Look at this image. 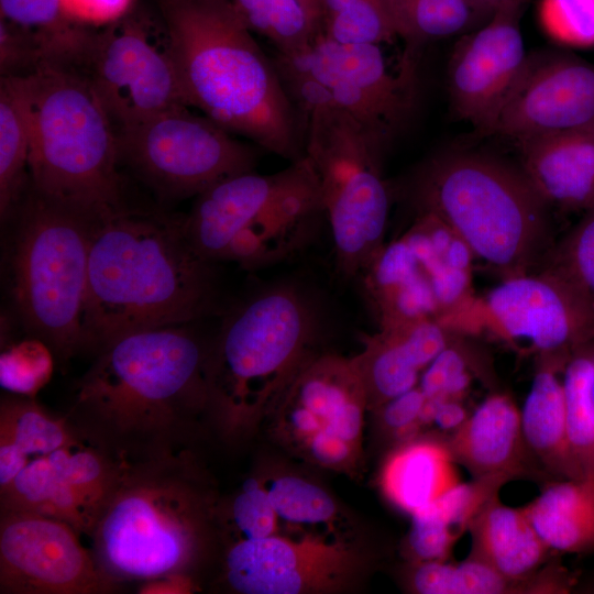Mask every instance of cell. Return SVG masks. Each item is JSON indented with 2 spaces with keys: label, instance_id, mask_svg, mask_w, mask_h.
I'll return each instance as SVG.
<instances>
[{
  "label": "cell",
  "instance_id": "obj_1",
  "mask_svg": "<svg viewBox=\"0 0 594 594\" xmlns=\"http://www.w3.org/2000/svg\"><path fill=\"white\" fill-rule=\"evenodd\" d=\"M216 263L189 243L183 219L125 208L96 227L82 344L98 352L127 334L189 324L217 312Z\"/></svg>",
  "mask_w": 594,
  "mask_h": 594
},
{
  "label": "cell",
  "instance_id": "obj_2",
  "mask_svg": "<svg viewBox=\"0 0 594 594\" xmlns=\"http://www.w3.org/2000/svg\"><path fill=\"white\" fill-rule=\"evenodd\" d=\"M209 350L188 324L119 338L97 352L67 416L122 459L175 448L208 410Z\"/></svg>",
  "mask_w": 594,
  "mask_h": 594
},
{
  "label": "cell",
  "instance_id": "obj_3",
  "mask_svg": "<svg viewBox=\"0 0 594 594\" xmlns=\"http://www.w3.org/2000/svg\"><path fill=\"white\" fill-rule=\"evenodd\" d=\"M189 107L289 163L305 156L301 117L231 0H156Z\"/></svg>",
  "mask_w": 594,
  "mask_h": 594
},
{
  "label": "cell",
  "instance_id": "obj_4",
  "mask_svg": "<svg viewBox=\"0 0 594 594\" xmlns=\"http://www.w3.org/2000/svg\"><path fill=\"white\" fill-rule=\"evenodd\" d=\"M211 498L184 451L123 459L95 527L92 554L116 586L190 575L209 535Z\"/></svg>",
  "mask_w": 594,
  "mask_h": 594
},
{
  "label": "cell",
  "instance_id": "obj_5",
  "mask_svg": "<svg viewBox=\"0 0 594 594\" xmlns=\"http://www.w3.org/2000/svg\"><path fill=\"white\" fill-rule=\"evenodd\" d=\"M324 326L319 299L292 280L272 284L230 311L208 359V411L224 433L241 435L273 409L321 351Z\"/></svg>",
  "mask_w": 594,
  "mask_h": 594
},
{
  "label": "cell",
  "instance_id": "obj_6",
  "mask_svg": "<svg viewBox=\"0 0 594 594\" xmlns=\"http://www.w3.org/2000/svg\"><path fill=\"white\" fill-rule=\"evenodd\" d=\"M28 77L29 187L99 220L124 209L117 127L88 77L53 61Z\"/></svg>",
  "mask_w": 594,
  "mask_h": 594
},
{
  "label": "cell",
  "instance_id": "obj_7",
  "mask_svg": "<svg viewBox=\"0 0 594 594\" xmlns=\"http://www.w3.org/2000/svg\"><path fill=\"white\" fill-rule=\"evenodd\" d=\"M418 213L446 224L505 278L531 272L550 246L546 200L521 169L458 153L425 163L409 185Z\"/></svg>",
  "mask_w": 594,
  "mask_h": 594
},
{
  "label": "cell",
  "instance_id": "obj_8",
  "mask_svg": "<svg viewBox=\"0 0 594 594\" xmlns=\"http://www.w3.org/2000/svg\"><path fill=\"white\" fill-rule=\"evenodd\" d=\"M324 224L318 177L306 155L273 174L252 170L210 186L183 218L202 257L251 271L302 253Z\"/></svg>",
  "mask_w": 594,
  "mask_h": 594
},
{
  "label": "cell",
  "instance_id": "obj_9",
  "mask_svg": "<svg viewBox=\"0 0 594 594\" xmlns=\"http://www.w3.org/2000/svg\"><path fill=\"white\" fill-rule=\"evenodd\" d=\"M15 209L10 254L15 311L35 338L67 359L84 350L81 320L89 254L101 220L30 187Z\"/></svg>",
  "mask_w": 594,
  "mask_h": 594
},
{
  "label": "cell",
  "instance_id": "obj_10",
  "mask_svg": "<svg viewBox=\"0 0 594 594\" xmlns=\"http://www.w3.org/2000/svg\"><path fill=\"white\" fill-rule=\"evenodd\" d=\"M305 155L319 182L337 271L356 279L385 243L389 188L378 144L348 113L316 106L300 113Z\"/></svg>",
  "mask_w": 594,
  "mask_h": 594
},
{
  "label": "cell",
  "instance_id": "obj_11",
  "mask_svg": "<svg viewBox=\"0 0 594 594\" xmlns=\"http://www.w3.org/2000/svg\"><path fill=\"white\" fill-rule=\"evenodd\" d=\"M299 114L328 106L352 117L383 147L415 102V65L389 70L380 45L345 44L317 35L305 48L273 58Z\"/></svg>",
  "mask_w": 594,
  "mask_h": 594
},
{
  "label": "cell",
  "instance_id": "obj_12",
  "mask_svg": "<svg viewBox=\"0 0 594 594\" xmlns=\"http://www.w3.org/2000/svg\"><path fill=\"white\" fill-rule=\"evenodd\" d=\"M472 257L439 219L418 213L399 238L383 244L356 279L378 328L425 320L442 326L473 299Z\"/></svg>",
  "mask_w": 594,
  "mask_h": 594
},
{
  "label": "cell",
  "instance_id": "obj_13",
  "mask_svg": "<svg viewBox=\"0 0 594 594\" xmlns=\"http://www.w3.org/2000/svg\"><path fill=\"white\" fill-rule=\"evenodd\" d=\"M88 77L118 130L188 106L160 15L132 8L92 29L76 65Z\"/></svg>",
  "mask_w": 594,
  "mask_h": 594
},
{
  "label": "cell",
  "instance_id": "obj_14",
  "mask_svg": "<svg viewBox=\"0 0 594 594\" xmlns=\"http://www.w3.org/2000/svg\"><path fill=\"white\" fill-rule=\"evenodd\" d=\"M180 106L118 130L120 161L165 197L198 196L231 176L254 170L257 150L206 116Z\"/></svg>",
  "mask_w": 594,
  "mask_h": 594
},
{
  "label": "cell",
  "instance_id": "obj_15",
  "mask_svg": "<svg viewBox=\"0 0 594 594\" xmlns=\"http://www.w3.org/2000/svg\"><path fill=\"white\" fill-rule=\"evenodd\" d=\"M367 408L353 358L320 351L300 367L271 411L278 438L305 459L352 472L361 458Z\"/></svg>",
  "mask_w": 594,
  "mask_h": 594
},
{
  "label": "cell",
  "instance_id": "obj_16",
  "mask_svg": "<svg viewBox=\"0 0 594 594\" xmlns=\"http://www.w3.org/2000/svg\"><path fill=\"white\" fill-rule=\"evenodd\" d=\"M483 328L508 342L526 341L539 358L566 364L594 341V306L563 278L529 272L505 278L447 321L449 331Z\"/></svg>",
  "mask_w": 594,
  "mask_h": 594
},
{
  "label": "cell",
  "instance_id": "obj_17",
  "mask_svg": "<svg viewBox=\"0 0 594 594\" xmlns=\"http://www.w3.org/2000/svg\"><path fill=\"white\" fill-rule=\"evenodd\" d=\"M79 535L53 517L1 510V593L96 594L114 590Z\"/></svg>",
  "mask_w": 594,
  "mask_h": 594
},
{
  "label": "cell",
  "instance_id": "obj_18",
  "mask_svg": "<svg viewBox=\"0 0 594 594\" xmlns=\"http://www.w3.org/2000/svg\"><path fill=\"white\" fill-rule=\"evenodd\" d=\"M360 566L351 546L315 536L238 539L224 556L227 582L242 594L332 592L348 584Z\"/></svg>",
  "mask_w": 594,
  "mask_h": 594
},
{
  "label": "cell",
  "instance_id": "obj_19",
  "mask_svg": "<svg viewBox=\"0 0 594 594\" xmlns=\"http://www.w3.org/2000/svg\"><path fill=\"white\" fill-rule=\"evenodd\" d=\"M594 125V65L553 54L527 57L490 134L517 143Z\"/></svg>",
  "mask_w": 594,
  "mask_h": 594
},
{
  "label": "cell",
  "instance_id": "obj_20",
  "mask_svg": "<svg viewBox=\"0 0 594 594\" xmlns=\"http://www.w3.org/2000/svg\"><path fill=\"white\" fill-rule=\"evenodd\" d=\"M525 1L502 3L486 25L455 47L450 61L452 107L486 134L527 62L518 22Z\"/></svg>",
  "mask_w": 594,
  "mask_h": 594
},
{
  "label": "cell",
  "instance_id": "obj_21",
  "mask_svg": "<svg viewBox=\"0 0 594 594\" xmlns=\"http://www.w3.org/2000/svg\"><path fill=\"white\" fill-rule=\"evenodd\" d=\"M448 331L437 321H416L378 328L366 336L353 358L361 374L369 408L413 389L427 366L449 345Z\"/></svg>",
  "mask_w": 594,
  "mask_h": 594
},
{
  "label": "cell",
  "instance_id": "obj_22",
  "mask_svg": "<svg viewBox=\"0 0 594 594\" xmlns=\"http://www.w3.org/2000/svg\"><path fill=\"white\" fill-rule=\"evenodd\" d=\"M521 170L549 204L594 206V125L519 142Z\"/></svg>",
  "mask_w": 594,
  "mask_h": 594
},
{
  "label": "cell",
  "instance_id": "obj_23",
  "mask_svg": "<svg viewBox=\"0 0 594 594\" xmlns=\"http://www.w3.org/2000/svg\"><path fill=\"white\" fill-rule=\"evenodd\" d=\"M446 442L474 477L529 473L520 410L509 396H488Z\"/></svg>",
  "mask_w": 594,
  "mask_h": 594
},
{
  "label": "cell",
  "instance_id": "obj_24",
  "mask_svg": "<svg viewBox=\"0 0 594 594\" xmlns=\"http://www.w3.org/2000/svg\"><path fill=\"white\" fill-rule=\"evenodd\" d=\"M471 557L514 580L534 576L550 550L524 508H514L494 495L471 520Z\"/></svg>",
  "mask_w": 594,
  "mask_h": 594
},
{
  "label": "cell",
  "instance_id": "obj_25",
  "mask_svg": "<svg viewBox=\"0 0 594 594\" xmlns=\"http://www.w3.org/2000/svg\"><path fill=\"white\" fill-rule=\"evenodd\" d=\"M539 366L526 397L521 429L529 452L562 479H582L575 464L566 431L562 371L565 363L539 358Z\"/></svg>",
  "mask_w": 594,
  "mask_h": 594
},
{
  "label": "cell",
  "instance_id": "obj_26",
  "mask_svg": "<svg viewBox=\"0 0 594 594\" xmlns=\"http://www.w3.org/2000/svg\"><path fill=\"white\" fill-rule=\"evenodd\" d=\"M447 442L410 439L395 450L382 471V487L398 508L413 515L460 483Z\"/></svg>",
  "mask_w": 594,
  "mask_h": 594
},
{
  "label": "cell",
  "instance_id": "obj_27",
  "mask_svg": "<svg viewBox=\"0 0 594 594\" xmlns=\"http://www.w3.org/2000/svg\"><path fill=\"white\" fill-rule=\"evenodd\" d=\"M522 508L550 551L594 547V476L553 482Z\"/></svg>",
  "mask_w": 594,
  "mask_h": 594
},
{
  "label": "cell",
  "instance_id": "obj_28",
  "mask_svg": "<svg viewBox=\"0 0 594 594\" xmlns=\"http://www.w3.org/2000/svg\"><path fill=\"white\" fill-rule=\"evenodd\" d=\"M30 87L26 76L0 77V213L7 219L29 186Z\"/></svg>",
  "mask_w": 594,
  "mask_h": 594
},
{
  "label": "cell",
  "instance_id": "obj_29",
  "mask_svg": "<svg viewBox=\"0 0 594 594\" xmlns=\"http://www.w3.org/2000/svg\"><path fill=\"white\" fill-rule=\"evenodd\" d=\"M410 588L419 594L549 593V574L537 572L526 580L509 579L487 563L469 557L461 563L417 562L409 574Z\"/></svg>",
  "mask_w": 594,
  "mask_h": 594
},
{
  "label": "cell",
  "instance_id": "obj_30",
  "mask_svg": "<svg viewBox=\"0 0 594 594\" xmlns=\"http://www.w3.org/2000/svg\"><path fill=\"white\" fill-rule=\"evenodd\" d=\"M593 378L591 342L576 351L562 371L568 439L582 479L594 476Z\"/></svg>",
  "mask_w": 594,
  "mask_h": 594
},
{
  "label": "cell",
  "instance_id": "obj_31",
  "mask_svg": "<svg viewBox=\"0 0 594 594\" xmlns=\"http://www.w3.org/2000/svg\"><path fill=\"white\" fill-rule=\"evenodd\" d=\"M0 18L36 34L44 46L45 61L75 62L90 32V28L64 16L59 0H0Z\"/></svg>",
  "mask_w": 594,
  "mask_h": 594
},
{
  "label": "cell",
  "instance_id": "obj_32",
  "mask_svg": "<svg viewBox=\"0 0 594 594\" xmlns=\"http://www.w3.org/2000/svg\"><path fill=\"white\" fill-rule=\"evenodd\" d=\"M248 28L270 40L278 54L289 55L315 38L298 0H231Z\"/></svg>",
  "mask_w": 594,
  "mask_h": 594
},
{
  "label": "cell",
  "instance_id": "obj_33",
  "mask_svg": "<svg viewBox=\"0 0 594 594\" xmlns=\"http://www.w3.org/2000/svg\"><path fill=\"white\" fill-rule=\"evenodd\" d=\"M320 34L345 44L393 42L400 36L394 0H353L323 24Z\"/></svg>",
  "mask_w": 594,
  "mask_h": 594
},
{
  "label": "cell",
  "instance_id": "obj_34",
  "mask_svg": "<svg viewBox=\"0 0 594 594\" xmlns=\"http://www.w3.org/2000/svg\"><path fill=\"white\" fill-rule=\"evenodd\" d=\"M400 37L420 42L459 33L476 9L471 0H394Z\"/></svg>",
  "mask_w": 594,
  "mask_h": 594
},
{
  "label": "cell",
  "instance_id": "obj_35",
  "mask_svg": "<svg viewBox=\"0 0 594 594\" xmlns=\"http://www.w3.org/2000/svg\"><path fill=\"white\" fill-rule=\"evenodd\" d=\"M575 287L594 306V206L539 264Z\"/></svg>",
  "mask_w": 594,
  "mask_h": 594
},
{
  "label": "cell",
  "instance_id": "obj_36",
  "mask_svg": "<svg viewBox=\"0 0 594 594\" xmlns=\"http://www.w3.org/2000/svg\"><path fill=\"white\" fill-rule=\"evenodd\" d=\"M279 519L294 525H326L338 514L332 497L319 485L294 475L279 476L266 486Z\"/></svg>",
  "mask_w": 594,
  "mask_h": 594
},
{
  "label": "cell",
  "instance_id": "obj_37",
  "mask_svg": "<svg viewBox=\"0 0 594 594\" xmlns=\"http://www.w3.org/2000/svg\"><path fill=\"white\" fill-rule=\"evenodd\" d=\"M53 371V352L37 338L20 341L2 351L0 383L2 388L33 398L48 382Z\"/></svg>",
  "mask_w": 594,
  "mask_h": 594
},
{
  "label": "cell",
  "instance_id": "obj_38",
  "mask_svg": "<svg viewBox=\"0 0 594 594\" xmlns=\"http://www.w3.org/2000/svg\"><path fill=\"white\" fill-rule=\"evenodd\" d=\"M538 19L543 32L560 45L594 46V0H540Z\"/></svg>",
  "mask_w": 594,
  "mask_h": 594
},
{
  "label": "cell",
  "instance_id": "obj_39",
  "mask_svg": "<svg viewBox=\"0 0 594 594\" xmlns=\"http://www.w3.org/2000/svg\"><path fill=\"white\" fill-rule=\"evenodd\" d=\"M230 516L240 539H258L275 535L278 516L267 488L255 479L246 480L233 498Z\"/></svg>",
  "mask_w": 594,
  "mask_h": 594
},
{
  "label": "cell",
  "instance_id": "obj_40",
  "mask_svg": "<svg viewBox=\"0 0 594 594\" xmlns=\"http://www.w3.org/2000/svg\"><path fill=\"white\" fill-rule=\"evenodd\" d=\"M407 544L416 562L447 560L462 534L441 519L430 506L410 515Z\"/></svg>",
  "mask_w": 594,
  "mask_h": 594
},
{
  "label": "cell",
  "instance_id": "obj_41",
  "mask_svg": "<svg viewBox=\"0 0 594 594\" xmlns=\"http://www.w3.org/2000/svg\"><path fill=\"white\" fill-rule=\"evenodd\" d=\"M46 59L41 40L33 32L0 18V74L26 76Z\"/></svg>",
  "mask_w": 594,
  "mask_h": 594
},
{
  "label": "cell",
  "instance_id": "obj_42",
  "mask_svg": "<svg viewBox=\"0 0 594 594\" xmlns=\"http://www.w3.org/2000/svg\"><path fill=\"white\" fill-rule=\"evenodd\" d=\"M468 384L464 358L448 345L422 372L417 386L427 398L457 400Z\"/></svg>",
  "mask_w": 594,
  "mask_h": 594
},
{
  "label": "cell",
  "instance_id": "obj_43",
  "mask_svg": "<svg viewBox=\"0 0 594 594\" xmlns=\"http://www.w3.org/2000/svg\"><path fill=\"white\" fill-rule=\"evenodd\" d=\"M64 16L90 29L109 25L133 8L134 0H59Z\"/></svg>",
  "mask_w": 594,
  "mask_h": 594
},
{
  "label": "cell",
  "instance_id": "obj_44",
  "mask_svg": "<svg viewBox=\"0 0 594 594\" xmlns=\"http://www.w3.org/2000/svg\"><path fill=\"white\" fill-rule=\"evenodd\" d=\"M425 400L426 396L416 386L382 405L377 410L384 428L398 438L413 439V433L420 427L419 417Z\"/></svg>",
  "mask_w": 594,
  "mask_h": 594
},
{
  "label": "cell",
  "instance_id": "obj_45",
  "mask_svg": "<svg viewBox=\"0 0 594 594\" xmlns=\"http://www.w3.org/2000/svg\"><path fill=\"white\" fill-rule=\"evenodd\" d=\"M429 399L435 403L432 424H436L442 430L453 432L468 418L464 407L455 399Z\"/></svg>",
  "mask_w": 594,
  "mask_h": 594
},
{
  "label": "cell",
  "instance_id": "obj_46",
  "mask_svg": "<svg viewBox=\"0 0 594 594\" xmlns=\"http://www.w3.org/2000/svg\"><path fill=\"white\" fill-rule=\"evenodd\" d=\"M306 12L315 37L322 31L320 0H298Z\"/></svg>",
  "mask_w": 594,
  "mask_h": 594
},
{
  "label": "cell",
  "instance_id": "obj_47",
  "mask_svg": "<svg viewBox=\"0 0 594 594\" xmlns=\"http://www.w3.org/2000/svg\"><path fill=\"white\" fill-rule=\"evenodd\" d=\"M353 0H320L322 26Z\"/></svg>",
  "mask_w": 594,
  "mask_h": 594
},
{
  "label": "cell",
  "instance_id": "obj_48",
  "mask_svg": "<svg viewBox=\"0 0 594 594\" xmlns=\"http://www.w3.org/2000/svg\"><path fill=\"white\" fill-rule=\"evenodd\" d=\"M593 353H594V341L592 342ZM592 393L594 398V378H593V385H592Z\"/></svg>",
  "mask_w": 594,
  "mask_h": 594
}]
</instances>
